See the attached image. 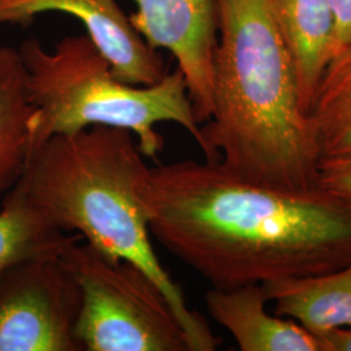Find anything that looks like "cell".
<instances>
[{
	"instance_id": "obj_11",
	"label": "cell",
	"mask_w": 351,
	"mask_h": 351,
	"mask_svg": "<svg viewBox=\"0 0 351 351\" xmlns=\"http://www.w3.org/2000/svg\"><path fill=\"white\" fill-rule=\"evenodd\" d=\"M263 288L277 315L315 336L351 326V262L328 274L274 281Z\"/></svg>"
},
{
	"instance_id": "obj_2",
	"label": "cell",
	"mask_w": 351,
	"mask_h": 351,
	"mask_svg": "<svg viewBox=\"0 0 351 351\" xmlns=\"http://www.w3.org/2000/svg\"><path fill=\"white\" fill-rule=\"evenodd\" d=\"M213 112L206 159L252 184L316 190L320 154L271 0H215Z\"/></svg>"
},
{
	"instance_id": "obj_15",
	"label": "cell",
	"mask_w": 351,
	"mask_h": 351,
	"mask_svg": "<svg viewBox=\"0 0 351 351\" xmlns=\"http://www.w3.org/2000/svg\"><path fill=\"white\" fill-rule=\"evenodd\" d=\"M317 188L351 210V158L322 160Z\"/></svg>"
},
{
	"instance_id": "obj_12",
	"label": "cell",
	"mask_w": 351,
	"mask_h": 351,
	"mask_svg": "<svg viewBox=\"0 0 351 351\" xmlns=\"http://www.w3.org/2000/svg\"><path fill=\"white\" fill-rule=\"evenodd\" d=\"M33 114L20 52L0 46V198L16 185L27 163Z\"/></svg>"
},
{
	"instance_id": "obj_8",
	"label": "cell",
	"mask_w": 351,
	"mask_h": 351,
	"mask_svg": "<svg viewBox=\"0 0 351 351\" xmlns=\"http://www.w3.org/2000/svg\"><path fill=\"white\" fill-rule=\"evenodd\" d=\"M49 12L80 20L120 81L150 86L167 75L163 58L139 36L116 0H0V24L25 25Z\"/></svg>"
},
{
	"instance_id": "obj_14",
	"label": "cell",
	"mask_w": 351,
	"mask_h": 351,
	"mask_svg": "<svg viewBox=\"0 0 351 351\" xmlns=\"http://www.w3.org/2000/svg\"><path fill=\"white\" fill-rule=\"evenodd\" d=\"M80 234L64 233L12 194L0 208V274L10 265L39 254L63 250Z\"/></svg>"
},
{
	"instance_id": "obj_5",
	"label": "cell",
	"mask_w": 351,
	"mask_h": 351,
	"mask_svg": "<svg viewBox=\"0 0 351 351\" xmlns=\"http://www.w3.org/2000/svg\"><path fill=\"white\" fill-rule=\"evenodd\" d=\"M82 306L75 339L85 351H190L163 290L136 264L113 259L84 239L62 251Z\"/></svg>"
},
{
	"instance_id": "obj_9",
	"label": "cell",
	"mask_w": 351,
	"mask_h": 351,
	"mask_svg": "<svg viewBox=\"0 0 351 351\" xmlns=\"http://www.w3.org/2000/svg\"><path fill=\"white\" fill-rule=\"evenodd\" d=\"M206 306L213 320L232 335L242 351H320L317 337L294 320L272 316L263 285L213 288Z\"/></svg>"
},
{
	"instance_id": "obj_10",
	"label": "cell",
	"mask_w": 351,
	"mask_h": 351,
	"mask_svg": "<svg viewBox=\"0 0 351 351\" xmlns=\"http://www.w3.org/2000/svg\"><path fill=\"white\" fill-rule=\"evenodd\" d=\"M277 26L294 69L303 111L308 110L333 55L336 20L326 0H271Z\"/></svg>"
},
{
	"instance_id": "obj_3",
	"label": "cell",
	"mask_w": 351,
	"mask_h": 351,
	"mask_svg": "<svg viewBox=\"0 0 351 351\" xmlns=\"http://www.w3.org/2000/svg\"><path fill=\"white\" fill-rule=\"evenodd\" d=\"M146 159L132 132L90 126L40 145L8 193L64 233L80 234L113 259L136 264L163 290L186 335L189 350H216L219 342L206 320L189 308L152 247L145 201L151 169Z\"/></svg>"
},
{
	"instance_id": "obj_16",
	"label": "cell",
	"mask_w": 351,
	"mask_h": 351,
	"mask_svg": "<svg viewBox=\"0 0 351 351\" xmlns=\"http://www.w3.org/2000/svg\"><path fill=\"white\" fill-rule=\"evenodd\" d=\"M336 20L337 51L351 43V0H326Z\"/></svg>"
},
{
	"instance_id": "obj_6",
	"label": "cell",
	"mask_w": 351,
	"mask_h": 351,
	"mask_svg": "<svg viewBox=\"0 0 351 351\" xmlns=\"http://www.w3.org/2000/svg\"><path fill=\"white\" fill-rule=\"evenodd\" d=\"M62 251L0 274V351H82L75 339L82 294Z\"/></svg>"
},
{
	"instance_id": "obj_7",
	"label": "cell",
	"mask_w": 351,
	"mask_h": 351,
	"mask_svg": "<svg viewBox=\"0 0 351 351\" xmlns=\"http://www.w3.org/2000/svg\"><path fill=\"white\" fill-rule=\"evenodd\" d=\"M133 27L154 50L173 55L201 125L213 112V58L217 43L215 0H133Z\"/></svg>"
},
{
	"instance_id": "obj_17",
	"label": "cell",
	"mask_w": 351,
	"mask_h": 351,
	"mask_svg": "<svg viewBox=\"0 0 351 351\" xmlns=\"http://www.w3.org/2000/svg\"><path fill=\"white\" fill-rule=\"evenodd\" d=\"M320 351H351V326L335 328L317 335Z\"/></svg>"
},
{
	"instance_id": "obj_1",
	"label": "cell",
	"mask_w": 351,
	"mask_h": 351,
	"mask_svg": "<svg viewBox=\"0 0 351 351\" xmlns=\"http://www.w3.org/2000/svg\"><path fill=\"white\" fill-rule=\"evenodd\" d=\"M145 201L151 236L213 288L323 275L351 262V210L320 189L281 191L217 160H182L151 168Z\"/></svg>"
},
{
	"instance_id": "obj_13",
	"label": "cell",
	"mask_w": 351,
	"mask_h": 351,
	"mask_svg": "<svg viewBox=\"0 0 351 351\" xmlns=\"http://www.w3.org/2000/svg\"><path fill=\"white\" fill-rule=\"evenodd\" d=\"M320 162L351 158V43L328 64L308 110Z\"/></svg>"
},
{
	"instance_id": "obj_4",
	"label": "cell",
	"mask_w": 351,
	"mask_h": 351,
	"mask_svg": "<svg viewBox=\"0 0 351 351\" xmlns=\"http://www.w3.org/2000/svg\"><path fill=\"white\" fill-rule=\"evenodd\" d=\"M19 52L34 107L30 155L53 136L95 125L132 132L142 154L152 160L164 150L163 137L156 130L160 123L182 126L199 141L201 125L178 69L150 86L129 85L113 75L88 34L63 38L51 51L38 39H26Z\"/></svg>"
}]
</instances>
